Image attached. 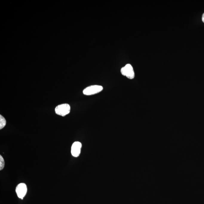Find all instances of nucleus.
Instances as JSON below:
<instances>
[{
    "instance_id": "1",
    "label": "nucleus",
    "mask_w": 204,
    "mask_h": 204,
    "mask_svg": "<svg viewBox=\"0 0 204 204\" xmlns=\"http://www.w3.org/2000/svg\"><path fill=\"white\" fill-rule=\"evenodd\" d=\"M103 88L101 85H92L87 87L83 91V93L85 95H92L99 93L103 90Z\"/></svg>"
},
{
    "instance_id": "2",
    "label": "nucleus",
    "mask_w": 204,
    "mask_h": 204,
    "mask_svg": "<svg viewBox=\"0 0 204 204\" xmlns=\"http://www.w3.org/2000/svg\"><path fill=\"white\" fill-rule=\"evenodd\" d=\"M70 111V106L68 104H63L58 105L55 109L57 115L65 116L69 114Z\"/></svg>"
},
{
    "instance_id": "3",
    "label": "nucleus",
    "mask_w": 204,
    "mask_h": 204,
    "mask_svg": "<svg viewBox=\"0 0 204 204\" xmlns=\"http://www.w3.org/2000/svg\"><path fill=\"white\" fill-rule=\"evenodd\" d=\"M121 73L124 76H126L128 79H132L135 77L134 71L132 65L127 64L121 70Z\"/></svg>"
},
{
    "instance_id": "4",
    "label": "nucleus",
    "mask_w": 204,
    "mask_h": 204,
    "mask_svg": "<svg viewBox=\"0 0 204 204\" xmlns=\"http://www.w3.org/2000/svg\"><path fill=\"white\" fill-rule=\"evenodd\" d=\"M16 194L19 198L23 199L27 192V187L26 184L21 183L17 186L16 189Z\"/></svg>"
},
{
    "instance_id": "5",
    "label": "nucleus",
    "mask_w": 204,
    "mask_h": 204,
    "mask_svg": "<svg viewBox=\"0 0 204 204\" xmlns=\"http://www.w3.org/2000/svg\"><path fill=\"white\" fill-rule=\"evenodd\" d=\"M82 147V144L80 142H74L71 148V154L75 157L79 156L80 154L81 148Z\"/></svg>"
},
{
    "instance_id": "6",
    "label": "nucleus",
    "mask_w": 204,
    "mask_h": 204,
    "mask_svg": "<svg viewBox=\"0 0 204 204\" xmlns=\"http://www.w3.org/2000/svg\"><path fill=\"white\" fill-rule=\"evenodd\" d=\"M6 125V121L5 118L2 115H0V129H2L4 128Z\"/></svg>"
},
{
    "instance_id": "7",
    "label": "nucleus",
    "mask_w": 204,
    "mask_h": 204,
    "mask_svg": "<svg viewBox=\"0 0 204 204\" xmlns=\"http://www.w3.org/2000/svg\"><path fill=\"white\" fill-rule=\"evenodd\" d=\"M5 166V162L3 157L0 155V170H2Z\"/></svg>"
},
{
    "instance_id": "8",
    "label": "nucleus",
    "mask_w": 204,
    "mask_h": 204,
    "mask_svg": "<svg viewBox=\"0 0 204 204\" xmlns=\"http://www.w3.org/2000/svg\"><path fill=\"white\" fill-rule=\"evenodd\" d=\"M202 20L203 22L204 23V13L203 14V15H202Z\"/></svg>"
}]
</instances>
